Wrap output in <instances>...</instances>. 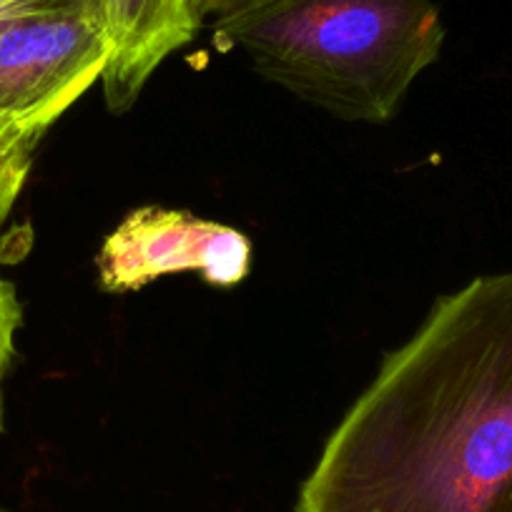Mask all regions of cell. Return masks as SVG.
Masks as SVG:
<instances>
[{"label": "cell", "instance_id": "obj_1", "mask_svg": "<svg viewBox=\"0 0 512 512\" xmlns=\"http://www.w3.org/2000/svg\"><path fill=\"white\" fill-rule=\"evenodd\" d=\"M294 512H512V272L437 299L384 357Z\"/></svg>", "mask_w": 512, "mask_h": 512}, {"label": "cell", "instance_id": "obj_2", "mask_svg": "<svg viewBox=\"0 0 512 512\" xmlns=\"http://www.w3.org/2000/svg\"><path fill=\"white\" fill-rule=\"evenodd\" d=\"M211 31L269 83L354 123L395 118L445 43L435 0H239Z\"/></svg>", "mask_w": 512, "mask_h": 512}, {"label": "cell", "instance_id": "obj_3", "mask_svg": "<svg viewBox=\"0 0 512 512\" xmlns=\"http://www.w3.org/2000/svg\"><path fill=\"white\" fill-rule=\"evenodd\" d=\"M108 58L101 13L58 11L0 23V116L48 131L101 81Z\"/></svg>", "mask_w": 512, "mask_h": 512}, {"label": "cell", "instance_id": "obj_4", "mask_svg": "<svg viewBox=\"0 0 512 512\" xmlns=\"http://www.w3.org/2000/svg\"><path fill=\"white\" fill-rule=\"evenodd\" d=\"M249 236L179 209L141 206L123 216L96 254L98 284L131 294L169 274H199L211 287H236L251 269Z\"/></svg>", "mask_w": 512, "mask_h": 512}, {"label": "cell", "instance_id": "obj_5", "mask_svg": "<svg viewBox=\"0 0 512 512\" xmlns=\"http://www.w3.org/2000/svg\"><path fill=\"white\" fill-rule=\"evenodd\" d=\"M101 11L111 38L103 98L113 116H123L156 68L199 36L201 23L189 0H101Z\"/></svg>", "mask_w": 512, "mask_h": 512}, {"label": "cell", "instance_id": "obj_6", "mask_svg": "<svg viewBox=\"0 0 512 512\" xmlns=\"http://www.w3.org/2000/svg\"><path fill=\"white\" fill-rule=\"evenodd\" d=\"M46 131L0 116V229L11 216Z\"/></svg>", "mask_w": 512, "mask_h": 512}, {"label": "cell", "instance_id": "obj_7", "mask_svg": "<svg viewBox=\"0 0 512 512\" xmlns=\"http://www.w3.org/2000/svg\"><path fill=\"white\" fill-rule=\"evenodd\" d=\"M23 324V307L16 287L0 277V364L11 367L16 357V334Z\"/></svg>", "mask_w": 512, "mask_h": 512}, {"label": "cell", "instance_id": "obj_8", "mask_svg": "<svg viewBox=\"0 0 512 512\" xmlns=\"http://www.w3.org/2000/svg\"><path fill=\"white\" fill-rule=\"evenodd\" d=\"M58 11L101 13V0H0V23Z\"/></svg>", "mask_w": 512, "mask_h": 512}, {"label": "cell", "instance_id": "obj_9", "mask_svg": "<svg viewBox=\"0 0 512 512\" xmlns=\"http://www.w3.org/2000/svg\"><path fill=\"white\" fill-rule=\"evenodd\" d=\"M191 3V13H194L196 21L204 26L206 21H214L216 16H221V13H226L229 8H234L239 0H189Z\"/></svg>", "mask_w": 512, "mask_h": 512}, {"label": "cell", "instance_id": "obj_10", "mask_svg": "<svg viewBox=\"0 0 512 512\" xmlns=\"http://www.w3.org/2000/svg\"><path fill=\"white\" fill-rule=\"evenodd\" d=\"M6 372H8V367H3V364H0V422H3V377H6Z\"/></svg>", "mask_w": 512, "mask_h": 512}, {"label": "cell", "instance_id": "obj_11", "mask_svg": "<svg viewBox=\"0 0 512 512\" xmlns=\"http://www.w3.org/2000/svg\"><path fill=\"white\" fill-rule=\"evenodd\" d=\"M0 512H8V510H6V507H0Z\"/></svg>", "mask_w": 512, "mask_h": 512}]
</instances>
